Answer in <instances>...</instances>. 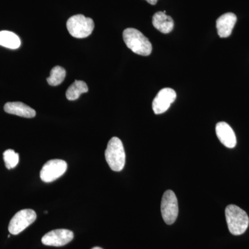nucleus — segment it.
<instances>
[{
	"instance_id": "obj_1",
	"label": "nucleus",
	"mask_w": 249,
	"mask_h": 249,
	"mask_svg": "<svg viewBox=\"0 0 249 249\" xmlns=\"http://www.w3.org/2000/svg\"><path fill=\"white\" fill-rule=\"evenodd\" d=\"M226 219L229 231L233 235L245 233L249 224L248 214L236 205H229L225 210Z\"/></svg>"
},
{
	"instance_id": "obj_2",
	"label": "nucleus",
	"mask_w": 249,
	"mask_h": 249,
	"mask_svg": "<svg viewBox=\"0 0 249 249\" xmlns=\"http://www.w3.org/2000/svg\"><path fill=\"white\" fill-rule=\"evenodd\" d=\"M123 37L126 46L134 53L143 56L151 54V42L141 31L133 28H128L124 31Z\"/></svg>"
},
{
	"instance_id": "obj_3",
	"label": "nucleus",
	"mask_w": 249,
	"mask_h": 249,
	"mask_svg": "<svg viewBox=\"0 0 249 249\" xmlns=\"http://www.w3.org/2000/svg\"><path fill=\"white\" fill-rule=\"evenodd\" d=\"M106 160L113 171L120 172L125 164V152L123 142L118 137H112L108 142L105 152Z\"/></svg>"
},
{
	"instance_id": "obj_4",
	"label": "nucleus",
	"mask_w": 249,
	"mask_h": 249,
	"mask_svg": "<svg viewBox=\"0 0 249 249\" xmlns=\"http://www.w3.org/2000/svg\"><path fill=\"white\" fill-rule=\"evenodd\" d=\"M67 28L70 35L76 38H85L91 35L94 29V22L90 18L83 15L72 16L67 22Z\"/></svg>"
},
{
	"instance_id": "obj_5",
	"label": "nucleus",
	"mask_w": 249,
	"mask_h": 249,
	"mask_svg": "<svg viewBox=\"0 0 249 249\" xmlns=\"http://www.w3.org/2000/svg\"><path fill=\"white\" fill-rule=\"evenodd\" d=\"M162 217L165 224L172 225L176 221L178 214V198L171 190L165 192L160 204Z\"/></svg>"
},
{
	"instance_id": "obj_6",
	"label": "nucleus",
	"mask_w": 249,
	"mask_h": 249,
	"mask_svg": "<svg viewBox=\"0 0 249 249\" xmlns=\"http://www.w3.org/2000/svg\"><path fill=\"white\" fill-rule=\"evenodd\" d=\"M37 214L34 210H21L15 214L9 225V231L12 235H18L35 222Z\"/></svg>"
},
{
	"instance_id": "obj_7",
	"label": "nucleus",
	"mask_w": 249,
	"mask_h": 249,
	"mask_svg": "<svg viewBox=\"0 0 249 249\" xmlns=\"http://www.w3.org/2000/svg\"><path fill=\"white\" fill-rule=\"evenodd\" d=\"M67 169L66 161L60 160H48L40 171V178L46 183H50L62 177Z\"/></svg>"
},
{
	"instance_id": "obj_8",
	"label": "nucleus",
	"mask_w": 249,
	"mask_h": 249,
	"mask_svg": "<svg viewBox=\"0 0 249 249\" xmlns=\"http://www.w3.org/2000/svg\"><path fill=\"white\" fill-rule=\"evenodd\" d=\"M176 98L177 93L171 88H163L160 90L152 102V109L155 114H160L165 112Z\"/></svg>"
},
{
	"instance_id": "obj_9",
	"label": "nucleus",
	"mask_w": 249,
	"mask_h": 249,
	"mask_svg": "<svg viewBox=\"0 0 249 249\" xmlns=\"http://www.w3.org/2000/svg\"><path fill=\"white\" fill-rule=\"evenodd\" d=\"M73 239V233L67 229H55L47 232L42 237L44 245L51 247H62L70 243Z\"/></svg>"
},
{
	"instance_id": "obj_10",
	"label": "nucleus",
	"mask_w": 249,
	"mask_h": 249,
	"mask_svg": "<svg viewBox=\"0 0 249 249\" xmlns=\"http://www.w3.org/2000/svg\"><path fill=\"white\" fill-rule=\"evenodd\" d=\"M216 134L219 142L228 148H233L237 144V139L233 129L226 122H219L216 124Z\"/></svg>"
},
{
	"instance_id": "obj_11",
	"label": "nucleus",
	"mask_w": 249,
	"mask_h": 249,
	"mask_svg": "<svg viewBox=\"0 0 249 249\" xmlns=\"http://www.w3.org/2000/svg\"><path fill=\"white\" fill-rule=\"evenodd\" d=\"M236 22L237 16L232 13H227L218 18L216 22V27L219 37L225 38L231 35Z\"/></svg>"
},
{
	"instance_id": "obj_12",
	"label": "nucleus",
	"mask_w": 249,
	"mask_h": 249,
	"mask_svg": "<svg viewBox=\"0 0 249 249\" xmlns=\"http://www.w3.org/2000/svg\"><path fill=\"white\" fill-rule=\"evenodd\" d=\"M4 109L6 113L21 116V117L28 118V119L35 117L36 114V111L34 109L21 102L6 103Z\"/></svg>"
},
{
	"instance_id": "obj_13",
	"label": "nucleus",
	"mask_w": 249,
	"mask_h": 249,
	"mask_svg": "<svg viewBox=\"0 0 249 249\" xmlns=\"http://www.w3.org/2000/svg\"><path fill=\"white\" fill-rule=\"evenodd\" d=\"M152 24L155 29L165 34H169L174 28L173 18L167 16L163 11H160L154 15L152 17Z\"/></svg>"
},
{
	"instance_id": "obj_14",
	"label": "nucleus",
	"mask_w": 249,
	"mask_h": 249,
	"mask_svg": "<svg viewBox=\"0 0 249 249\" xmlns=\"http://www.w3.org/2000/svg\"><path fill=\"white\" fill-rule=\"evenodd\" d=\"M0 45L11 49L19 48L21 41L14 33L9 31H0Z\"/></svg>"
},
{
	"instance_id": "obj_15",
	"label": "nucleus",
	"mask_w": 249,
	"mask_h": 249,
	"mask_svg": "<svg viewBox=\"0 0 249 249\" xmlns=\"http://www.w3.org/2000/svg\"><path fill=\"white\" fill-rule=\"evenodd\" d=\"M88 91L89 88L84 81L76 80L67 90L66 97L69 101H76L82 93L88 92Z\"/></svg>"
},
{
	"instance_id": "obj_16",
	"label": "nucleus",
	"mask_w": 249,
	"mask_h": 249,
	"mask_svg": "<svg viewBox=\"0 0 249 249\" xmlns=\"http://www.w3.org/2000/svg\"><path fill=\"white\" fill-rule=\"evenodd\" d=\"M66 77V71L63 67L55 66L51 71L50 76L47 78V83L51 86H58L61 84Z\"/></svg>"
},
{
	"instance_id": "obj_17",
	"label": "nucleus",
	"mask_w": 249,
	"mask_h": 249,
	"mask_svg": "<svg viewBox=\"0 0 249 249\" xmlns=\"http://www.w3.org/2000/svg\"><path fill=\"white\" fill-rule=\"evenodd\" d=\"M5 165L9 170L13 169L19 163V154L16 153L14 150L9 149L3 154Z\"/></svg>"
},
{
	"instance_id": "obj_18",
	"label": "nucleus",
	"mask_w": 249,
	"mask_h": 249,
	"mask_svg": "<svg viewBox=\"0 0 249 249\" xmlns=\"http://www.w3.org/2000/svg\"><path fill=\"white\" fill-rule=\"evenodd\" d=\"M145 1H147L149 4L155 5L157 4V1H158V0H145Z\"/></svg>"
},
{
	"instance_id": "obj_19",
	"label": "nucleus",
	"mask_w": 249,
	"mask_h": 249,
	"mask_svg": "<svg viewBox=\"0 0 249 249\" xmlns=\"http://www.w3.org/2000/svg\"><path fill=\"white\" fill-rule=\"evenodd\" d=\"M91 249H103L101 248V247H93V248H92Z\"/></svg>"
}]
</instances>
